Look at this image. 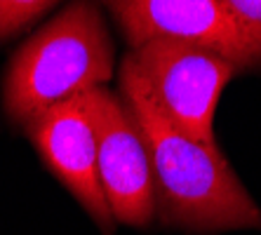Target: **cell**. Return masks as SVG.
Segmentation results:
<instances>
[{"mask_svg": "<svg viewBox=\"0 0 261 235\" xmlns=\"http://www.w3.org/2000/svg\"><path fill=\"white\" fill-rule=\"evenodd\" d=\"M85 101L97 134L99 181L113 221L144 228L155 214V188L139 125L120 94L106 87L87 90Z\"/></svg>", "mask_w": 261, "mask_h": 235, "instance_id": "277c9868", "label": "cell"}, {"mask_svg": "<svg viewBox=\"0 0 261 235\" xmlns=\"http://www.w3.org/2000/svg\"><path fill=\"white\" fill-rule=\"evenodd\" d=\"M247 31L261 38V0H219Z\"/></svg>", "mask_w": 261, "mask_h": 235, "instance_id": "ba28073f", "label": "cell"}, {"mask_svg": "<svg viewBox=\"0 0 261 235\" xmlns=\"http://www.w3.org/2000/svg\"><path fill=\"white\" fill-rule=\"evenodd\" d=\"M132 45L167 38L217 52L238 68L261 64V38L219 0H103Z\"/></svg>", "mask_w": 261, "mask_h": 235, "instance_id": "5b68a950", "label": "cell"}, {"mask_svg": "<svg viewBox=\"0 0 261 235\" xmlns=\"http://www.w3.org/2000/svg\"><path fill=\"white\" fill-rule=\"evenodd\" d=\"M59 0H0V42L17 36Z\"/></svg>", "mask_w": 261, "mask_h": 235, "instance_id": "52a82bcc", "label": "cell"}, {"mask_svg": "<svg viewBox=\"0 0 261 235\" xmlns=\"http://www.w3.org/2000/svg\"><path fill=\"white\" fill-rule=\"evenodd\" d=\"M120 97L146 141L155 210L165 223L189 230L261 228V210L219 146L195 141L167 118L132 55L120 66Z\"/></svg>", "mask_w": 261, "mask_h": 235, "instance_id": "6da1fadb", "label": "cell"}, {"mask_svg": "<svg viewBox=\"0 0 261 235\" xmlns=\"http://www.w3.org/2000/svg\"><path fill=\"white\" fill-rule=\"evenodd\" d=\"M26 134L47 169L85 207L103 235H116V221L99 181L97 134L87 113L85 92L31 120L26 125Z\"/></svg>", "mask_w": 261, "mask_h": 235, "instance_id": "8992f818", "label": "cell"}, {"mask_svg": "<svg viewBox=\"0 0 261 235\" xmlns=\"http://www.w3.org/2000/svg\"><path fill=\"white\" fill-rule=\"evenodd\" d=\"M113 75V45L94 0H73L12 57L3 109L29 125L57 103L101 87Z\"/></svg>", "mask_w": 261, "mask_h": 235, "instance_id": "7a4b0ae2", "label": "cell"}, {"mask_svg": "<svg viewBox=\"0 0 261 235\" xmlns=\"http://www.w3.org/2000/svg\"><path fill=\"white\" fill-rule=\"evenodd\" d=\"M172 122L191 139L214 141V111L238 66L217 52L167 38H153L129 52Z\"/></svg>", "mask_w": 261, "mask_h": 235, "instance_id": "3957f363", "label": "cell"}]
</instances>
